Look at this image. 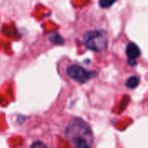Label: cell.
Instances as JSON below:
<instances>
[{
  "label": "cell",
  "mask_w": 148,
  "mask_h": 148,
  "mask_svg": "<svg viewBox=\"0 0 148 148\" xmlns=\"http://www.w3.org/2000/svg\"><path fill=\"white\" fill-rule=\"evenodd\" d=\"M69 140L75 148H91L93 134L88 125L81 119H74L70 121L65 132Z\"/></svg>",
  "instance_id": "6da1fadb"
},
{
  "label": "cell",
  "mask_w": 148,
  "mask_h": 148,
  "mask_svg": "<svg viewBox=\"0 0 148 148\" xmlns=\"http://www.w3.org/2000/svg\"><path fill=\"white\" fill-rule=\"evenodd\" d=\"M83 42L86 47L93 51L100 52L107 49L108 38L104 32L101 30H88L83 36Z\"/></svg>",
  "instance_id": "7a4b0ae2"
},
{
  "label": "cell",
  "mask_w": 148,
  "mask_h": 148,
  "mask_svg": "<svg viewBox=\"0 0 148 148\" xmlns=\"http://www.w3.org/2000/svg\"><path fill=\"white\" fill-rule=\"evenodd\" d=\"M68 75L74 81L79 83H84L88 82L93 75L91 72L87 71L84 68L79 65H71L67 69Z\"/></svg>",
  "instance_id": "3957f363"
},
{
  "label": "cell",
  "mask_w": 148,
  "mask_h": 148,
  "mask_svg": "<svg viewBox=\"0 0 148 148\" xmlns=\"http://www.w3.org/2000/svg\"><path fill=\"white\" fill-rule=\"evenodd\" d=\"M126 54L128 56V58L131 59H136L140 56V50L139 49V47L134 43V42H130L127 44V49H126Z\"/></svg>",
  "instance_id": "277c9868"
},
{
  "label": "cell",
  "mask_w": 148,
  "mask_h": 148,
  "mask_svg": "<svg viewBox=\"0 0 148 148\" xmlns=\"http://www.w3.org/2000/svg\"><path fill=\"white\" fill-rule=\"evenodd\" d=\"M139 84H140V79L137 76H131L126 82V87L130 89H134L137 88Z\"/></svg>",
  "instance_id": "5b68a950"
},
{
  "label": "cell",
  "mask_w": 148,
  "mask_h": 148,
  "mask_svg": "<svg viewBox=\"0 0 148 148\" xmlns=\"http://www.w3.org/2000/svg\"><path fill=\"white\" fill-rule=\"evenodd\" d=\"M49 39H50V41L52 42H54L56 44H62V43H63V39H62V37L59 34H54V35L50 36Z\"/></svg>",
  "instance_id": "8992f818"
},
{
  "label": "cell",
  "mask_w": 148,
  "mask_h": 148,
  "mask_svg": "<svg viewBox=\"0 0 148 148\" xmlns=\"http://www.w3.org/2000/svg\"><path fill=\"white\" fill-rule=\"evenodd\" d=\"M115 1L116 0H99V4L101 8H108L115 3Z\"/></svg>",
  "instance_id": "52a82bcc"
},
{
  "label": "cell",
  "mask_w": 148,
  "mask_h": 148,
  "mask_svg": "<svg viewBox=\"0 0 148 148\" xmlns=\"http://www.w3.org/2000/svg\"><path fill=\"white\" fill-rule=\"evenodd\" d=\"M30 148H48V147H47V146H46L45 144H43L42 142H41V141H36V142H35V143H33V144L31 145Z\"/></svg>",
  "instance_id": "ba28073f"
},
{
  "label": "cell",
  "mask_w": 148,
  "mask_h": 148,
  "mask_svg": "<svg viewBox=\"0 0 148 148\" xmlns=\"http://www.w3.org/2000/svg\"><path fill=\"white\" fill-rule=\"evenodd\" d=\"M127 62H128V64H129L130 66H132V67H134V66H136V64H137V62H136V59H131V58H128Z\"/></svg>",
  "instance_id": "9c48e42d"
}]
</instances>
